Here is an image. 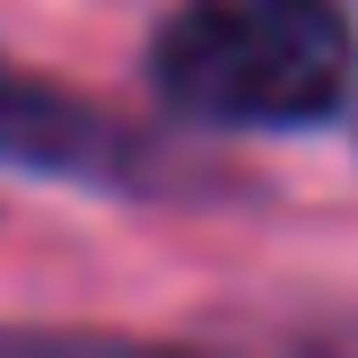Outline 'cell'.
<instances>
[{
	"label": "cell",
	"mask_w": 358,
	"mask_h": 358,
	"mask_svg": "<svg viewBox=\"0 0 358 358\" xmlns=\"http://www.w3.org/2000/svg\"><path fill=\"white\" fill-rule=\"evenodd\" d=\"M140 87L184 131H332L358 114V17L350 0H175L140 44Z\"/></svg>",
	"instance_id": "1"
},
{
	"label": "cell",
	"mask_w": 358,
	"mask_h": 358,
	"mask_svg": "<svg viewBox=\"0 0 358 358\" xmlns=\"http://www.w3.org/2000/svg\"><path fill=\"white\" fill-rule=\"evenodd\" d=\"M0 175L114 192V201H219L236 184L210 157L175 149L166 131L131 122L122 105L87 96L35 62H9V52H0Z\"/></svg>",
	"instance_id": "2"
},
{
	"label": "cell",
	"mask_w": 358,
	"mask_h": 358,
	"mask_svg": "<svg viewBox=\"0 0 358 358\" xmlns=\"http://www.w3.org/2000/svg\"><path fill=\"white\" fill-rule=\"evenodd\" d=\"M0 358H227V350L114 332V324H0Z\"/></svg>",
	"instance_id": "3"
},
{
	"label": "cell",
	"mask_w": 358,
	"mask_h": 358,
	"mask_svg": "<svg viewBox=\"0 0 358 358\" xmlns=\"http://www.w3.org/2000/svg\"><path fill=\"white\" fill-rule=\"evenodd\" d=\"M271 358H358V324H324V332H297Z\"/></svg>",
	"instance_id": "4"
}]
</instances>
